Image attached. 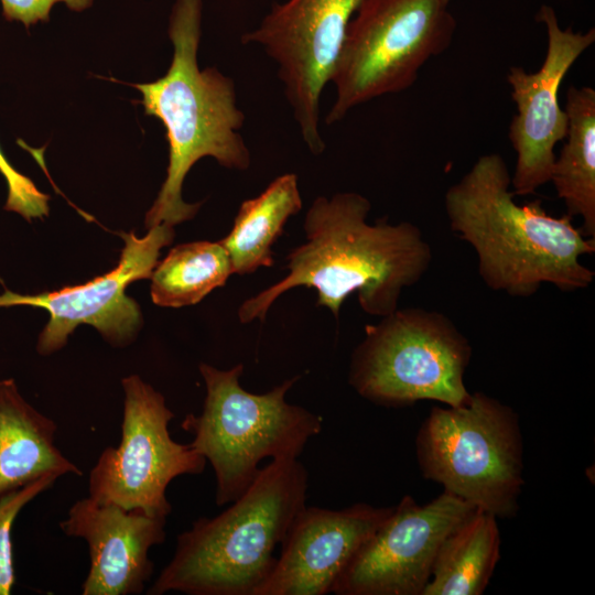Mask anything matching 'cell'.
I'll return each instance as SVG.
<instances>
[{"label": "cell", "instance_id": "obj_16", "mask_svg": "<svg viewBox=\"0 0 595 595\" xmlns=\"http://www.w3.org/2000/svg\"><path fill=\"white\" fill-rule=\"evenodd\" d=\"M56 423L20 394L14 379L0 380V496L44 476L82 475L55 445Z\"/></svg>", "mask_w": 595, "mask_h": 595}, {"label": "cell", "instance_id": "obj_15", "mask_svg": "<svg viewBox=\"0 0 595 595\" xmlns=\"http://www.w3.org/2000/svg\"><path fill=\"white\" fill-rule=\"evenodd\" d=\"M165 523V518L89 496L75 501L60 528L67 537L88 544L90 563L82 594H141L153 574L149 551L164 542Z\"/></svg>", "mask_w": 595, "mask_h": 595}, {"label": "cell", "instance_id": "obj_3", "mask_svg": "<svg viewBox=\"0 0 595 595\" xmlns=\"http://www.w3.org/2000/svg\"><path fill=\"white\" fill-rule=\"evenodd\" d=\"M202 7V0L175 1L169 26L173 45L169 71L152 83L132 85L142 94L139 102L145 115L162 121L169 143L166 177L145 215L148 229L160 224L174 227L195 216L201 203H185L182 186L199 159L212 156L238 171L251 162L239 132L245 115L237 105L234 80L216 67L199 69L197 64Z\"/></svg>", "mask_w": 595, "mask_h": 595}, {"label": "cell", "instance_id": "obj_7", "mask_svg": "<svg viewBox=\"0 0 595 595\" xmlns=\"http://www.w3.org/2000/svg\"><path fill=\"white\" fill-rule=\"evenodd\" d=\"M470 357L469 340L445 314L397 309L365 327L351 354L348 381L379 405L433 400L457 407L472 396L464 383Z\"/></svg>", "mask_w": 595, "mask_h": 595}, {"label": "cell", "instance_id": "obj_10", "mask_svg": "<svg viewBox=\"0 0 595 595\" xmlns=\"http://www.w3.org/2000/svg\"><path fill=\"white\" fill-rule=\"evenodd\" d=\"M363 0H289L275 3L260 25L241 36L277 63L278 76L302 139L321 154L320 100L332 80L353 14Z\"/></svg>", "mask_w": 595, "mask_h": 595}, {"label": "cell", "instance_id": "obj_17", "mask_svg": "<svg viewBox=\"0 0 595 595\" xmlns=\"http://www.w3.org/2000/svg\"><path fill=\"white\" fill-rule=\"evenodd\" d=\"M566 141L553 162L550 182L570 217L583 219L582 234L595 239V90L571 86L566 95Z\"/></svg>", "mask_w": 595, "mask_h": 595}, {"label": "cell", "instance_id": "obj_23", "mask_svg": "<svg viewBox=\"0 0 595 595\" xmlns=\"http://www.w3.org/2000/svg\"><path fill=\"white\" fill-rule=\"evenodd\" d=\"M2 14L8 21H18L26 29L37 22L50 21L52 8L62 2L74 11L89 8L94 0H0Z\"/></svg>", "mask_w": 595, "mask_h": 595}, {"label": "cell", "instance_id": "obj_18", "mask_svg": "<svg viewBox=\"0 0 595 595\" xmlns=\"http://www.w3.org/2000/svg\"><path fill=\"white\" fill-rule=\"evenodd\" d=\"M496 517L475 509L442 542L422 595H480L500 558Z\"/></svg>", "mask_w": 595, "mask_h": 595}, {"label": "cell", "instance_id": "obj_19", "mask_svg": "<svg viewBox=\"0 0 595 595\" xmlns=\"http://www.w3.org/2000/svg\"><path fill=\"white\" fill-rule=\"evenodd\" d=\"M301 209L294 173L278 176L259 196L244 201L230 231L220 240L229 255L232 273L249 274L273 266L272 246L286 220Z\"/></svg>", "mask_w": 595, "mask_h": 595}, {"label": "cell", "instance_id": "obj_1", "mask_svg": "<svg viewBox=\"0 0 595 595\" xmlns=\"http://www.w3.org/2000/svg\"><path fill=\"white\" fill-rule=\"evenodd\" d=\"M370 209V201L356 192L316 197L304 218L305 242L286 256L288 274L247 299L238 309L239 321L263 322L274 301L296 286L315 289L316 304L335 318L354 292L369 315L396 311L401 291L429 270L432 249L409 221L367 224Z\"/></svg>", "mask_w": 595, "mask_h": 595}, {"label": "cell", "instance_id": "obj_6", "mask_svg": "<svg viewBox=\"0 0 595 595\" xmlns=\"http://www.w3.org/2000/svg\"><path fill=\"white\" fill-rule=\"evenodd\" d=\"M424 478L496 518H512L524 484L519 416L484 392L433 407L415 440Z\"/></svg>", "mask_w": 595, "mask_h": 595}, {"label": "cell", "instance_id": "obj_13", "mask_svg": "<svg viewBox=\"0 0 595 595\" xmlns=\"http://www.w3.org/2000/svg\"><path fill=\"white\" fill-rule=\"evenodd\" d=\"M536 19L544 24L548 34L540 69L528 73L511 66L507 75L517 107L508 134L517 153L511 191L520 196L533 194L550 182L554 147L565 139L569 129L566 111L559 102V88L575 61L595 42L594 28L585 33L571 26L562 29L550 6H541Z\"/></svg>", "mask_w": 595, "mask_h": 595}, {"label": "cell", "instance_id": "obj_11", "mask_svg": "<svg viewBox=\"0 0 595 595\" xmlns=\"http://www.w3.org/2000/svg\"><path fill=\"white\" fill-rule=\"evenodd\" d=\"M173 226L156 225L138 237L121 232L125 241L117 266L88 282L67 285L37 294H20L6 290L0 307L28 305L48 312L50 318L39 335L36 349L50 355L61 349L68 336L82 324L94 326L112 345L129 343L141 326L138 303L126 294L134 281L150 279L160 251L174 239Z\"/></svg>", "mask_w": 595, "mask_h": 595}, {"label": "cell", "instance_id": "obj_14", "mask_svg": "<svg viewBox=\"0 0 595 595\" xmlns=\"http://www.w3.org/2000/svg\"><path fill=\"white\" fill-rule=\"evenodd\" d=\"M392 507L357 502L332 510L304 507L281 543V555L253 595H325Z\"/></svg>", "mask_w": 595, "mask_h": 595}, {"label": "cell", "instance_id": "obj_5", "mask_svg": "<svg viewBox=\"0 0 595 595\" xmlns=\"http://www.w3.org/2000/svg\"><path fill=\"white\" fill-rule=\"evenodd\" d=\"M242 371V364L227 370L199 364L206 386L203 409L186 414L181 423L193 435L190 445L214 469L217 506L231 504L246 491L263 458H298L323 429L321 415L285 400L300 376L257 394L240 386Z\"/></svg>", "mask_w": 595, "mask_h": 595}, {"label": "cell", "instance_id": "obj_12", "mask_svg": "<svg viewBox=\"0 0 595 595\" xmlns=\"http://www.w3.org/2000/svg\"><path fill=\"white\" fill-rule=\"evenodd\" d=\"M475 509L444 490L420 506L405 495L347 564L337 595H422L439 549Z\"/></svg>", "mask_w": 595, "mask_h": 595}, {"label": "cell", "instance_id": "obj_21", "mask_svg": "<svg viewBox=\"0 0 595 595\" xmlns=\"http://www.w3.org/2000/svg\"><path fill=\"white\" fill-rule=\"evenodd\" d=\"M54 476H44L22 488L0 496V595L11 594L15 584L12 529L20 511L36 496L51 488Z\"/></svg>", "mask_w": 595, "mask_h": 595}, {"label": "cell", "instance_id": "obj_4", "mask_svg": "<svg viewBox=\"0 0 595 595\" xmlns=\"http://www.w3.org/2000/svg\"><path fill=\"white\" fill-rule=\"evenodd\" d=\"M309 475L298 458L273 459L221 513L177 536L148 595H253L273 570L275 548L306 506Z\"/></svg>", "mask_w": 595, "mask_h": 595}, {"label": "cell", "instance_id": "obj_9", "mask_svg": "<svg viewBox=\"0 0 595 595\" xmlns=\"http://www.w3.org/2000/svg\"><path fill=\"white\" fill-rule=\"evenodd\" d=\"M121 383V440L117 447H106L90 469L89 497L166 519L172 511L169 484L182 475L203 473L207 461L190 444L171 437L169 423L174 413L163 394L138 375Z\"/></svg>", "mask_w": 595, "mask_h": 595}, {"label": "cell", "instance_id": "obj_2", "mask_svg": "<svg viewBox=\"0 0 595 595\" xmlns=\"http://www.w3.org/2000/svg\"><path fill=\"white\" fill-rule=\"evenodd\" d=\"M510 186L504 158L489 153L445 193L450 227L474 248L484 283L516 298L543 283L563 292L588 288L595 272L581 258L595 252V239L569 215L548 214L540 199L517 204Z\"/></svg>", "mask_w": 595, "mask_h": 595}, {"label": "cell", "instance_id": "obj_24", "mask_svg": "<svg viewBox=\"0 0 595 595\" xmlns=\"http://www.w3.org/2000/svg\"><path fill=\"white\" fill-rule=\"evenodd\" d=\"M447 3H450L451 0H445Z\"/></svg>", "mask_w": 595, "mask_h": 595}, {"label": "cell", "instance_id": "obj_20", "mask_svg": "<svg viewBox=\"0 0 595 595\" xmlns=\"http://www.w3.org/2000/svg\"><path fill=\"white\" fill-rule=\"evenodd\" d=\"M232 274L229 255L219 241H193L173 247L151 275V298L164 307L202 301Z\"/></svg>", "mask_w": 595, "mask_h": 595}, {"label": "cell", "instance_id": "obj_8", "mask_svg": "<svg viewBox=\"0 0 595 595\" xmlns=\"http://www.w3.org/2000/svg\"><path fill=\"white\" fill-rule=\"evenodd\" d=\"M355 13L331 80L336 99L327 125L411 87L422 66L451 45L456 29L445 0H363Z\"/></svg>", "mask_w": 595, "mask_h": 595}, {"label": "cell", "instance_id": "obj_22", "mask_svg": "<svg viewBox=\"0 0 595 595\" xmlns=\"http://www.w3.org/2000/svg\"><path fill=\"white\" fill-rule=\"evenodd\" d=\"M0 173L8 184L4 209L20 214L28 221L48 215L50 196L41 192L33 181L18 172L0 149Z\"/></svg>", "mask_w": 595, "mask_h": 595}]
</instances>
